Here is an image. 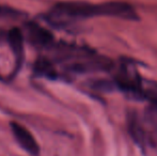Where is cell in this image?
Wrapping results in <instances>:
<instances>
[{
    "label": "cell",
    "instance_id": "cell-1",
    "mask_svg": "<svg viewBox=\"0 0 157 156\" xmlns=\"http://www.w3.org/2000/svg\"><path fill=\"white\" fill-rule=\"evenodd\" d=\"M97 16L117 17L126 21H138L139 15L132 4L123 1L90 3L86 1L59 2L50 10L48 19L52 24L64 26L73 21Z\"/></svg>",
    "mask_w": 157,
    "mask_h": 156
},
{
    "label": "cell",
    "instance_id": "cell-2",
    "mask_svg": "<svg viewBox=\"0 0 157 156\" xmlns=\"http://www.w3.org/2000/svg\"><path fill=\"white\" fill-rule=\"evenodd\" d=\"M142 82L143 79L139 76L136 70L128 64H122L114 77L117 89L122 90L135 100H143Z\"/></svg>",
    "mask_w": 157,
    "mask_h": 156
},
{
    "label": "cell",
    "instance_id": "cell-3",
    "mask_svg": "<svg viewBox=\"0 0 157 156\" xmlns=\"http://www.w3.org/2000/svg\"><path fill=\"white\" fill-rule=\"evenodd\" d=\"M112 67V61L103 56L87 55L81 58L75 59L66 65V70L71 73L86 74L101 71H109Z\"/></svg>",
    "mask_w": 157,
    "mask_h": 156
},
{
    "label": "cell",
    "instance_id": "cell-4",
    "mask_svg": "<svg viewBox=\"0 0 157 156\" xmlns=\"http://www.w3.org/2000/svg\"><path fill=\"white\" fill-rule=\"evenodd\" d=\"M23 33L28 43L39 49H47L54 43V36L52 32L34 21L26 24L25 32Z\"/></svg>",
    "mask_w": 157,
    "mask_h": 156
},
{
    "label": "cell",
    "instance_id": "cell-5",
    "mask_svg": "<svg viewBox=\"0 0 157 156\" xmlns=\"http://www.w3.org/2000/svg\"><path fill=\"white\" fill-rule=\"evenodd\" d=\"M147 144L157 146V101H151L139 118Z\"/></svg>",
    "mask_w": 157,
    "mask_h": 156
},
{
    "label": "cell",
    "instance_id": "cell-6",
    "mask_svg": "<svg viewBox=\"0 0 157 156\" xmlns=\"http://www.w3.org/2000/svg\"><path fill=\"white\" fill-rule=\"evenodd\" d=\"M10 126L15 140L24 151L32 156H37L40 154V146L29 129L17 122H11Z\"/></svg>",
    "mask_w": 157,
    "mask_h": 156
},
{
    "label": "cell",
    "instance_id": "cell-7",
    "mask_svg": "<svg viewBox=\"0 0 157 156\" xmlns=\"http://www.w3.org/2000/svg\"><path fill=\"white\" fill-rule=\"evenodd\" d=\"M8 41L15 59V67L13 74L16 75L21 70L25 59V38L23 31L19 28L13 27L8 33Z\"/></svg>",
    "mask_w": 157,
    "mask_h": 156
},
{
    "label": "cell",
    "instance_id": "cell-8",
    "mask_svg": "<svg viewBox=\"0 0 157 156\" xmlns=\"http://www.w3.org/2000/svg\"><path fill=\"white\" fill-rule=\"evenodd\" d=\"M128 126H129V133L132 135V139L135 140V142L141 148H145L147 144V138H145L144 131H143V128L141 126L140 120L136 115H132L130 117Z\"/></svg>",
    "mask_w": 157,
    "mask_h": 156
},
{
    "label": "cell",
    "instance_id": "cell-9",
    "mask_svg": "<svg viewBox=\"0 0 157 156\" xmlns=\"http://www.w3.org/2000/svg\"><path fill=\"white\" fill-rule=\"evenodd\" d=\"M34 72L35 74L43 77L49 78V79H55L57 77V72L55 70L54 65H52V61L49 59L42 57L39 58L35 61L34 64Z\"/></svg>",
    "mask_w": 157,
    "mask_h": 156
},
{
    "label": "cell",
    "instance_id": "cell-10",
    "mask_svg": "<svg viewBox=\"0 0 157 156\" xmlns=\"http://www.w3.org/2000/svg\"><path fill=\"white\" fill-rule=\"evenodd\" d=\"M26 15L18 10H15L10 6H0V24H12L23 21Z\"/></svg>",
    "mask_w": 157,
    "mask_h": 156
},
{
    "label": "cell",
    "instance_id": "cell-11",
    "mask_svg": "<svg viewBox=\"0 0 157 156\" xmlns=\"http://www.w3.org/2000/svg\"><path fill=\"white\" fill-rule=\"evenodd\" d=\"M90 87L93 90L97 91H103V92H110L112 89H116V83L114 81L106 80V79H96L90 82Z\"/></svg>",
    "mask_w": 157,
    "mask_h": 156
}]
</instances>
